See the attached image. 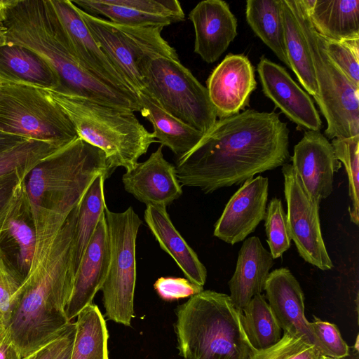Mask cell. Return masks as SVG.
Segmentation results:
<instances>
[{"label": "cell", "instance_id": "52a82bcc", "mask_svg": "<svg viewBox=\"0 0 359 359\" xmlns=\"http://www.w3.org/2000/svg\"><path fill=\"white\" fill-rule=\"evenodd\" d=\"M144 89L167 113L205 133L217 121V112L206 87L179 58L145 57L140 64Z\"/></svg>", "mask_w": 359, "mask_h": 359}, {"label": "cell", "instance_id": "836d02e7", "mask_svg": "<svg viewBox=\"0 0 359 359\" xmlns=\"http://www.w3.org/2000/svg\"><path fill=\"white\" fill-rule=\"evenodd\" d=\"M264 227L269 252L274 259H278L290 248L292 240L287 215L282 201L277 197L272 198L266 206Z\"/></svg>", "mask_w": 359, "mask_h": 359}, {"label": "cell", "instance_id": "5b68a950", "mask_svg": "<svg viewBox=\"0 0 359 359\" xmlns=\"http://www.w3.org/2000/svg\"><path fill=\"white\" fill-rule=\"evenodd\" d=\"M312 59L318 87L314 98L327 122L330 140L359 135V85L327 54L323 38L313 27L306 0H290Z\"/></svg>", "mask_w": 359, "mask_h": 359}, {"label": "cell", "instance_id": "ab89813d", "mask_svg": "<svg viewBox=\"0 0 359 359\" xmlns=\"http://www.w3.org/2000/svg\"><path fill=\"white\" fill-rule=\"evenodd\" d=\"M75 332V323L71 322L61 335L22 359H57L74 341Z\"/></svg>", "mask_w": 359, "mask_h": 359}, {"label": "cell", "instance_id": "484cf974", "mask_svg": "<svg viewBox=\"0 0 359 359\" xmlns=\"http://www.w3.org/2000/svg\"><path fill=\"white\" fill-rule=\"evenodd\" d=\"M142 116L152 125V134L161 146L168 147L179 156L193 149L203 133L175 118L144 90L137 95Z\"/></svg>", "mask_w": 359, "mask_h": 359}, {"label": "cell", "instance_id": "1f68e13d", "mask_svg": "<svg viewBox=\"0 0 359 359\" xmlns=\"http://www.w3.org/2000/svg\"><path fill=\"white\" fill-rule=\"evenodd\" d=\"M67 145L44 140H24L0 153V177L12 172L27 177L35 167Z\"/></svg>", "mask_w": 359, "mask_h": 359}, {"label": "cell", "instance_id": "4fadbf2b", "mask_svg": "<svg viewBox=\"0 0 359 359\" xmlns=\"http://www.w3.org/2000/svg\"><path fill=\"white\" fill-rule=\"evenodd\" d=\"M268 195V177L258 175L243 182L215 224L213 235L232 245L245 240L264 219Z\"/></svg>", "mask_w": 359, "mask_h": 359}, {"label": "cell", "instance_id": "7dc6e473", "mask_svg": "<svg viewBox=\"0 0 359 359\" xmlns=\"http://www.w3.org/2000/svg\"><path fill=\"white\" fill-rule=\"evenodd\" d=\"M323 359H344V358H330V357H327V356L323 355Z\"/></svg>", "mask_w": 359, "mask_h": 359}, {"label": "cell", "instance_id": "7a4b0ae2", "mask_svg": "<svg viewBox=\"0 0 359 359\" xmlns=\"http://www.w3.org/2000/svg\"><path fill=\"white\" fill-rule=\"evenodd\" d=\"M5 26L7 43L25 47L57 73L59 92L107 105L118 92L92 75L75 57L67 33L50 0H9Z\"/></svg>", "mask_w": 359, "mask_h": 359}, {"label": "cell", "instance_id": "60d3db41", "mask_svg": "<svg viewBox=\"0 0 359 359\" xmlns=\"http://www.w3.org/2000/svg\"><path fill=\"white\" fill-rule=\"evenodd\" d=\"M27 177L12 172L0 177V207L8 199L18 182L25 181Z\"/></svg>", "mask_w": 359, "mask_h": 359}, {"label": "cell", "instance_id": "277c9868", "mask_svg": "<svg viewBox=\"0 0 359 359\" xmlns=\"http://www.w3.org/2000/svg\"><path fill=\"white\" fill-rule=\"evenodd\" d=\"M44 90L67 114L79 137L104 153L112 171L118 167L132 169L156 142L133 111L55 90Z\"/></svg>", "mask_w": 359, "mask_h": 359}, {"label": "cell", "instance_id": "f546056e", "mask_svg": "<svg viewBox=\"0 0 359 359\" xmlns=\"http://www.w3.org/2000/svg\"><path fill=\"white\" fill-rule=\"evenodd\" d=\"M107 178L103 174L97 175L79 203L75 243L76 272L100 217L107 208L104 194V182Z\"/></svg>", "mask_w": 359, "mask_h": 359}, {"label": "cell", "instance_id": "b9f144b4", "mask_svg": "<svg viewBox=\"0 0 359 359\" xmlns=\"http://www.w3.org/2000/svg\"><path fill=\"white\" fill-rule=\"evenodd\" d=\"M0 359H22L18 348L8 337L7 332L0 341Z\"/></svg>", "mask_w": 359, "mask_h": 359}, {"label": "cell", "instance_id": "8992f818", "mask_svg": "<svg viewBox=\"0 0 359 359\" xmlns=\"http://www.w3.org/2000/svg\"><path fill=\"white\" fill-rule=\"evenodd\" d=\"M111 172L104 153L78 137L32 170L26 183L29 201H79L97 175L108 177Z\"/></svg>", "mask_w": 359, "mask_h": 359}, {"label": "cell", "instance_id": "d590c367", "mask_svg": "<svg viewBox=\"0 0 359 359\" xmlns=\"http://www.w3.org/2000/svg\"><path fill=\"white\" fill-rule=\"evenodd\" d=\"M323 42L331 60L351 81L359 85V38L343 41L323 38Z\"/></svg>", "mask_w": 359, "mask_h": 359}, {"label": "cell", "instance_id": "9a60e30c", "mask_svg": "<svg viewBox=\"0 0 359 359\" xmlns=\"http://www.w3.org/2000/svg\"><path fill=\"white\" fill-rule=\"evenodd\" d=\"M292 165L305 189L316 201L327 198L332 192L334 175L341 163L331 142L320 130H306L294 147Z\"/></svg>", "mask_w": 359, "mask_h": 359}, {"label": "cell", "instance_id": "7bdbcfd3", "mask_svg": "<svg viewBox=\"0 0 359 359\" xmlns=\"http://www.w3.org/2000/svg\"><path fill=\"white\" fill-rule=\"evenodd\" d=\"M9 0H0V47L7 43L5 20Z\"/></svg>", "mask_w": 359, "mask_h": 359}, {"label": "cell", "instance_id": "cb8c5ba5", "mask_svg": "<svg viewBox=\"0 0 359 359\" xmlns=\"http://www.w3.org/2000/svg\"><path fill=\"white\" fill-rule=\"evenodd\" d=\"M0 81L59 90L60 81L55 70L29 49L7 43L0 47Z\"/></svg>", "mask_w": 359, "mask_h": 359}, {"label": "cell", "instance_id": "f35d334b", "mask_svg": "<svg viewBox=\"0 0 359 359\" xmlns=\"http://www.w3.org/2000/svg\"><path fill=\"white\" fill-rule=\"evenodd\" d=\"M23 277L11 269L2 250H0V312L6 324L12 298L20 287Z\"/></svg>", "mask_w": 359, "mask_h": 359}, {"label": "cell", "instance_id": "e575fe53", "mask_svg": "<svg viewBox=\"0 0 359 359\" xmlns=\"http://www.w3.org/2000/svg\"><path fill=\"white\" fill-rule=\"evenodd\" d=\"M323 355L313 344L287 332L278 341L262 350H255L250 359H323Z\"/></svg>", "mask_w": 359, "mask_h": 359}, {"label": "cell", "instance_id": "2e32d148", "mask_svg": "<svg viewBox=\"0 0 359 359\" xmlns=\"http://www.w3.org/2000/svg\"><path fill=\"white\" fill-rule=\"evenodd\" d=\"M206 85L219 119L238 114L248 105L256 88L254 67L247 56L229 53L212 71Z\"/></svg>", "mask_w": 359, "mask_h": 359}, {"label": "cell", "instance_id": "c3c4849f", "mask_svg": "<svg viewBox=\"0 0 359 359\" xmlns=\"http://www.w3.org/2000/svg\"><path fill=\"white\" fill-rule=\"evenodd\" d=\"M1 250V246H0V250Z\"/></svg>", "mask_w": 359, "mask_h": 359}, {"label": "cell", "instance_id": "83f0119b", "mask_svg": "<svg viewBox=\"0 0 359 359\" xmlns=\"http://www.w3.org/2000/svg\"><path fill=\"white\" fill-rule=\"evenodd\" d=\"M246 20L254 33L287 67L281 0H248Z\"/></svg>", "mask_w": 359, "mask_h": 359}, {"label": "cell", "instance_id": "bcb514c9", "mask_svg": "<svg viewBox=\"0 0 359 359\" xmlns=\"http://www.w3.org/2000/svg\"><path fill=\"white\" fill-rule=\"evenodd\" d=\"M6 334V329L5 326V323L4 320V316L2 313L0 312V341L4 338V337Z\"/></svg>", "mask_w": 359, "mask_h": 359}, {"label": "cell", "instance_id": "e0dca14e", "mask_svg": "<svg viewBox=\"0 0 359 359\" xmlns=\"http://www.w3.org/2000/svg\"><path fill=\"white\" fill-rule=\"evenodd\" d=\"M257 72L265 96L299 128L321 129L322 121L311 98L282 66L263 55Z\"/></svg>", "mask_w": 359, "mask_h": 359}, {"label": "cell", "instance_id": "44dd1931", "mask_svg": "<svg viewBox=\"0 0 359 359\" xmlns=\"http://www.w3.org/2000/svg\"><path fill=\"white\" fill-rule=\"evenodd\" d=\"M189 19L195 32L194 52L207 63L216 62L237 36V19L226 1H200Z\"/></svg>", "mask_w": 359, "mask_h": 359}, {"label": "cell", "instance_id": "ee69618b", "mask_svg": "<svg viewBox=\"0 0 359 359\" xmlns=\"http://www.w3.org/2000/svg\"><path fill=\"white\" fill-rule=\"evenodd\" d=\"M26 139L23 137L0 132V153Z\"/></svg>", "mask_w": 359, "mask_h": 359}, {"label": "cell", "instance_id": "f6af8a7d", "mask_svg": "<svg viewBox=\"0 0 359 359\" xmlns=\"http://www.w3.org/2000/svg\"><path fill=\"white\" fill-rule=\"evenodd\" d=\"M74 341L63 351L57 359H70Z\"/></svg>", "mask_w": 359, "mask_h": 359}, {"label": "cell", "instance_id": "d4e9b609", "mask_svg": "<svg viewBox=\"0 0 359 359\" xmlns=\"http://www.w3.org/2000/svg\"><path fill=\"white\" fill-rule=\"evenodd\" d=\"M310 20L323 38H359V0H306Z\"/></svg>", "mask_w": 359, "mask_h": 359}, {"label": "cell", "instance_id": "d6986e66", "mask_svg": "<svg viewBox=\"0 0 359 359\" xmlns=\"http://www.w3.org/2000/svg\"><path fill=\"white\" fill-rule=\"evenodd\" d=\"M110 261V244L105 213L98 222L76 270L65 312L71 321L88 305L106 278Z\"/></svg>", "mask_w": 359, "mask_h": 359}, {"label": "cell", "instance_id": "ffe728a7", "mask_svg": "<svg viewBox=\"0 0 359 359\" xmlns=\"http://www.w3.org/2000/svg\"><path fill=\"white\" fill-rule=\"evenodd\" d=\"M162 148L122 176L125 190L147 205L167 206L182 194L175 167L164 158Z\"/></svg>", "mask_w": 359, "mask_h": 359}, {"label": "cell", "instance_id": "9c48e42d", "mask_svg": "<svg viewBox=\"0 0 359 359\" xmlns=\"http://www.w3.org/2000/svg\"><path fill=\"white\" fill-rule=\"evenodd\" d=\"M104 213L110 261L101 288L103 305L109 320L130 326L134 318L136 239L142 221L132 206L121 212H114L107 208Z\"/></svg>", "mask_w": 359, "mask_h": 359}, {"label": "cell", "instance_id": "603a6c76", "mask_svg": "<svg viewBox=\"0 0 359 359\" xmlns=\"http://www.w3.org/2000/svg\"><path fill=\"white\" fill-rule=\"evenodd\" d=\"M144 218L160 247L176 262L190 282L203 287L207 270L172 223L166 206L148 205Z\"/></svg>", "mask_w": 359, "mask_h": 359}, {"label": "cell", "instance_id": "d6a6232c", "mask_svg": "<svg viewBox=\"0 0 359 359\" xmlns=\"http://www.w3.org/2000/svg\"><path fill=\"white\" fill-rule=\"evenodd\" d=\"M337 158L344 166L348 180V192L351 205L348 207L351 222H359V135L351 137L332 140Z\"/></svg>", "mask_w": 359, "mask_h": 359}, {"label": "cell", "instance_id": "ac0fdd59", "mask_svg": "<svg viewBox=\"0 0 359 359\" xmlns=\"http://www.w3.org/2000/svg\"><path fill=\"white\" fill-rule=\"evenodd\" d=\"M264 290L281 330L314 345L321 353L305 317L303 290L292 272L286 267L273 270L268 275Z\"/></svg>", "mask_w": 359, "mask_h": 359}, {"label": "cell", "instance_id": "8d00e7d4", "mask_svg": "<svg viewBox=\"0 0 359 359\" xmlns=\"http://www.w3.org/2000/svg\"><path fill=\"white\" fill-rule=\"evenodd\" d=\"M309 324L323 355L333 358H345L349 355V347L334 324L316 317Z\"/></svg>", "mask_w": 359, "mask_h": 359}, {"label": "cell", "instance_id": "5bb4252c", "mask_svg": "<svg viewBox=\"0 0 359 359\" xmlns=\"http://www.w3.org/2000/svg\"><path fill=\"white\" fill-rule=\"evenodd\" d=\"M83 11L108 18L117 25L165 27L184 20L185 15L177 0H74Z\"/></svg>", "mask_w": 359, "mask_h": 359}, {"label": "cell", "instance_id": "74e56055", "mask_svg": "<svg viewBox=\"0 0 359 359\" xmlns=\"http://www.w3.org/2000/svg\"><path fill=\"white\" fill-rule=\"evenodd\" d=\"M154 287L159 297L165 301L191 297L203 290V287L187 278L175 277H161L154 283Z\"/></svg>", "mask_w": 359, "mask_h": 359}, {"label": "cell", "instance_id": "4dcf8cb0", "mask_svg": "<svg viewBox=\"0 0 359 359\" xmlns=\"http://www.w3.org/2000/svg\"><path fill=\"white\" fill-rule=\"evenodd\" d=\"M245 334L255 350L265 349L280 340L281 328L265 297L255 295L241 311Z\"/></svg>", "mask_w": 359, "mask_h": 359}, {"label": "cell", "instance_id": "4316f807", "mask_svg": "<svg viewBox=\"0 0 359 359\" xmlns=\"http://www.w3.org/2000/svg\"><path fill=\"white\" fill-rule=\"evenodd\" d=\"M284 41L290 68L313 98L318 87L312 59L290 0H281Z\"/></svg>", "mask_w": 359, "mask_h": 359}, {"label": "cell", "instance_id": "7402d4cb", "mask_svg": "<svg viewBox=\"0 0 359 359\" xmlns=\"http://www.w3.org/2000/svg\"><path fill=\"white\" fill-rule=\"evenodd\" d=\"M274 259L259 237L251 236L243 243L234 273L228 282L230 299L241 313L250 300L264 290Z\"/></svg>", "mask_w": 359, "mask_h": 359}, {"label": "cell", "instance_id": "30bf717a", "mask_svg": "<svg viewBox=\"0 0 359 359\" xmlns=\"http://www.w3.org/2000/svg\"><path fill=\"white\" fill-rule=\"evenodd\" d=\"M77 9L104 54L137 95L144 89L140 64L144 58L153 56L156 46L152 30L117 25Z\"/></svg>", "mask_w": 359, "mask_h": 359}, {"label": "cell", "instance_id": "6da1fadb", "mask_svg": "<svg viewBox=\"0 0 359 359\" xmlns=\"http://www.w3.org/2000/svg\"><path fill=\"white\" fill-rule=\"evenodd\" d=\"M289 156V129L279 114L247 109L217 120L175 167L182 187L209 194L280 167Z\"/></svg>", "mask_w": 359, "mask_h": 359}, {"label": "cell", "instance_id": "ba28073f", "mask_svg": "<svg viewBox=\"0 0 359 359\" xmlns=\"http://www.w3.org/2000/svg\"><path fill=\"white\" fill-rule=\"evenodd\" d=\"M0 132L67 145L79 137L67 114L34 86L0 81Z\"/></svg>", "mask_w": 359, "mask_h": 359}, {"label": "cell", "instance_id": "8fae6325", "mask_svg": "<svg viewBox=\"0 0 359 359\" xmlns=\"http://www.w3.org/2000/svg\"><path fill=\"white\" fill-rule=\"evenodd\" d=\"M281 170L291 240L305 262L323 271L332 269L334 265L321 232L320 202L306 191L292 164L285 163Z\"/></svg>", "mask_w": 359, "mask_h": 359}, {"label": "cell", "instance_id": "7c38bea8", "mask_svg": "<svg viewBox=\"0 0 359 359\" xmlns=\"http://www.w3.org/2000/svg\"><path fill=\"white\" fill-rule=\"evenodd\" d=\"M80 65L92 75L121 93L137 99L124 78L104 54L70 0H50Z\"/></svg>", "mask_w": 359, "mask_h": 359}, {"label": "cell", "instance_id": "3957f363", "mask_svg": "<svg viewBox=\"0 0 359 359\" xmlns=\"http://www.w3.org/2000/svg\"><path fill=\"white\" fill-rule=\"evenodd\" d=\"M179 354L184 359H250L255 351L228 294L203 290L176 309Z\"/></svg>", "mask_w": 359, "mask_h": 359}, {"label": "cell", "instance_id": "f1b7e54d", "mask_svg": "<svg viewBox=\"0 0 359 359\" xmlns=\"http://www.w3.org/2000/svg\"><path fill=\"white\" fill-rule=\"evenodd\" d=\"M70 359H109L108 330L104 317L94 304L77 316Z\"/></svg>", "mask_w": 359, "mask_h": 359}]
</instances>
